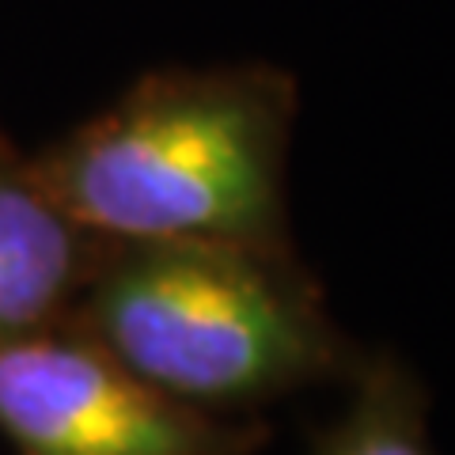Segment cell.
I'll list each match as a JSON object with an SVG mask.
<instances>
[{
  "instance_id": "obj_1",
  "label": "cell",
  "mask_w": 455,
  "mask_h": 455,
  "mask_svg": "<svg viewBox=\"0 0 455 455\" xmlns=\"http://www.w3.org/2000/svg\"><path fill=\"white\" fill-rule=\"evenodd\" d=\"M296 107V76L266 61L156 68L31 160L57 202L110 243L292 247Z\"/></svg>"
},
{
  "instance_id": "obj_2",
  "label": "cell",
  "mask_w": 455,
  "mask_h": 455,
  "mask_svg": "<svg viewBox=\"0 0 455 455\" xmlns=\"http://www.w3.org/2000/svg\"><path fill=\"white\" fill-rule=\"evenodd\" d=\"M68 323L209 414H254L281 395L349 379L361 361L296 247L110 243Z\"/></svg>"
},
{
  "instance_id": "obj_3",
  "label": "cell",
  "mask_w": 455,
  "mask_h": 455,
  "mask_svg": "<svg viewBox=\"0 0 455 455\" xmlns=\"http://www.w3.org/2000/svg\"><path fill=\"white\" fill-rule=\"evenodd\" d=\"M0 436L16 455H254L269 425L179 403L65 319L0 346Z\"/></svg>"
},
{
  "instance_id": "obj_4",
  "label": "cell",
  "mask_w": 455,
  "mask_h": 455,
  "mask_svg": "<svg viewBox=\"0 0 455 455\" xmlns=\"http://www.w3.org/2000/svg\"><path fill=\"white\" fill-rule=\"evenodd\" d=\"M107 247L0 133V346L73 315Z\"/></svg>"
},
{
  "instance_id": "obj_5",
  "label": "cell",
  "mask_w": 455,
  "mask_h": 455,
  "mask_svg": "<svg viewBox=\"0 0 455 455\" xmlns=\"http://www.w3.org/2000/svg\"><path fill=\"white\" fill-rule=\"evenodd\" d=\"M346 410L311 440V455H433L429 395L395 353H361Z\"/></svg>"
},
{
  "instance_id": "obj_6",
  "label": "cell",
  "mask_w": 455,
  "mask_h": 455,
  "mask_svg": "<svg viewBox=\"0 0 455 455\" xmlns=\"http://www.w3.org/2000/svg\"><path fill=\"white\" fill-rule=\"evenodd\" d=\"M0 133H4V130H0Z\"/></svg>"
}]
</instances>
